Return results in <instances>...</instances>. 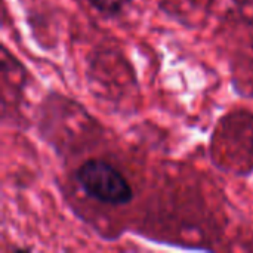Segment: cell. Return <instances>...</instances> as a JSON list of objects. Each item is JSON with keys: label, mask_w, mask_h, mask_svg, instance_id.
I'll return each instance as SVG.
<instances>
[{"label": "cell", "mask_w": 253, "mask_h": 253, "mask_svg": "<svg viewBox=\"0 0 253 253\" xmlns=\"http://www.w3.org/2000/svg\"><path fill=\"white\" fill-rule=\"evenodd\" d=\"M76 179L90 199L104 205L122 206L133 197L127 179L114 166L102 160L84 162L77 169Z\"/></svg>", "instance_id": "1"}, {"label": "cell", "mask_w": 253, "mask_h": 253, "mask_svg": "<svg viewBox=\"0 0 253 253\" xmlns=\"http://www.w3.org/2000/svg\"><path fill=\"white\" fill-rule=\"evenodd\" d=\"M127 1L129 0H89V3L96 10H99L101 13H105V15L119 13L127 4Z\"/></svg>", "instance_id": "2"}]
</instances>
